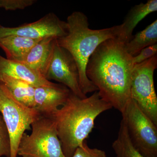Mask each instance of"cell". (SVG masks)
I'll return each instance as SVG.
<instances>
[{
    "mask_svg": "<svg viewBox=\"0 0 157 157\" xmlns=\"http://www.w3.org/2000/svg\"><path fill=\"white\" fill-rule=\"evenodd\" d=\"M32 132L23 135L17 150L22 157H65L53 116L40 115L31 124Z\"/></svg>",
    "mask_w": 157,
    "mask_h": 157,
    "instance_id": "277c9868",
    "label": "cell"
},
{
    "mask_svg": "<svg viewBox=\"0 0 157 157\" xmlns=\"http://www.w3.org/2000/svg\"><path fill=\"white\" fill-rule=\"evenodd\" d=\"M72 157H107L104 150L97 148H91L86 140L75 151Z\"/></svg>",
    "mask_w": 157,
    "mask_h": 157,
    "instance_id": "d6986e66",
    "label": "cell"
},
{
    "mask_svg": "<svg viewBox=\"0 0 157 157\" xmlns=\"http://www.w3.org/2000/svg\"><path fill=\"white\" fill-rule=\"evenodd\" d=\"M157 68V55L134 66L131 83V97L138 107L157 126V97L154 73Z\"/></svg>",
    "mask_w": 157,
    "mask_h": 157,
    "instance_id": "52a82bcc",
    "label": "cell"
},
{
    "mask_svg": "<svg viewBox=\"0 0 157 157\" xmlns=\"http://www.w3.org/2000/svg\"><path fill=\"white\" fill-rule=\"evenodd\" d=\"M40 40L19 36H8L0 38V48L6 53V58L21 63L31 48Z\"/></svg>",
    "mask_w": 157,
    "mask_h": 157,
    "instance_id": "5bb4252c",
    "label": "cell"
},
{
    "mask_svg": "<svg viewBox=\"0 0 157 157\" xmlns=\"http://www.w3.org/2000/svg\"><path fill=\"white\" fill-rule=\"evenodd\" d=\"M2 156L11 157V145L9 132L0 113V157Z\"/></svg>",
    "mask_w": 157,
    "mask_h": 157,
    "instance_id": "ac0fdd59",
    "label": "cell"
},
{
    "mask_svg": "<svg viewBox=\"0 0 157 157\" xmlns=\"http://www.w3.org/2000/svg\"><path fill=\"white\" fill-rule=\"evenodd\" d=\"M66 22L67 33L56 39V43L67 50L76 61L79 72L80 89L86 96L88 93L98 90L86 76L89 60L102 42L119 37L120 25L101 29H92L90 28L87 16L80 11L73 12L68 16Z\"/></svg>",
    "mask_w": 157,
    "mask_h": 157,
    "instance_id": "3957f363",
    "label": "cell"
},
{
    "mask_svg": "<svg viewBox=\"0 0 157 157\" xmlns=\"http://www.w3.org/2000/svg\"><path fill=\"white\" fill-rule=\"evenodd\" d=\"M3 75L20 79L36 87L53 83L23 63L8 59L0 55V76Z\"/></svg>",
    "mask_w": 157,
    "mask_h": 157,
    "instance_id": "7c38bea8",
    "label": "cell"
},
{
    "mask_svg": "<svg viewBox=\"0 0 157 157\" xmlns=\"http://www.w3.org/2000/svg\"><path fill=\"white\" fill-rule=\"evenodd\" d=\"M157 11V0H148L145 3L135 5L129 10L123 22L120 25L119 39L125 43L133 37V31L138 24L147 15Z\"/></svg>",
    "mask_w": 157,
    "mask_h": 157,
    "instance_id": "4fadbf2b",
    "label": "cell"
},
{
    "mask_svg": "<svg viewBox=\"0 0 157 157\" xmlns=\"http://www.w3.org/2000/svg\"><path fill=\"white\" fill-rule=\"evenodd\" d=\"M116 157H145L133 146L126 126L122 119L117 138L112 143Z\"/></svg>",
    "mask_w": 157,
    "mask_h": 157,
    "instance_id": "e0dca14e",
    "label": "cell"
},
{
    "mask_svg": "<svg viewBox=\"0 0 157 157\" xmlns=\"http://www.w3.org/2000/svg\"><path fill=\"white\" fill-rule=\"evenodd\" d=\"M36 2V0H0V8L6 11L23 10Z\"/></svg>",
    "mask_w": 157,
    "mask_h": 157,
    "instance_id": "ffe728a7",
    "label": "cell"
},
{
    "mask_svg": "<svg viewBox=\"0 0 157 157\" xmlns=\"http://www.w3.org/2000/svg\"><path fill=\"white\" fill-rule=\"evenodd\" d=\"M134 66L132 56L118 38L102 42L88 62V78L98 89L101 98L121 113L132 99L131 79Z\"/></svg>",
    "mask_w": 157,
    "mask_h": 157,
    "instance_id": "6da1fadb",
    "label": "cell"
},
{
    "mask_svg": "<svg viewBox=\"0 0 157 157\" xmlns=\"http://www.w3.org/2000/svg\"><path fill=\"white\" fill-rule=\"evenodd\" d=\"M0 81L5 84L13 97L25 107L34 108L35 86L20 79L3 75Z\"/></svg>",
    "mask_w": 157,
    "mask_h": 157,
    "instance_id": "9a60e30c",
    "label": "cell"
},
{
    "mask_svg": "<svg viewBox=\"0 0 157 157\" xmlns=\"http://www.w3.org/2000/svg\"><path fill=\"white\" fill-rule=\"evenodd\" d=\"M157 20L140 32L125 44L128 53L133 57L148 46L157 44Z\"/></svg>",
    "mask_w": 157,
    "mask_h": 157,
    "instance_id": "2e32d148",
    "label": "cell"
},
{
    "mask_svg": "<svg viewBox=\"0 0 157 157\" xmlns=\"http://www.w3.org/2000/svg\"><path fill=\"white\" fill-rule=\"evenodd\" d=\"M0 113L2 116L10 137L11 157H17L21 139L31 124L41 115L34 108L18 102L5 84L0 81Z\"/></svg>",
    "mask_w": 157,
    "mask_h": 157,
    "instance_id": "5b68a950",
    "label": "cell"
},
{
    "mask_svg": "<svg viewBox=\"0 0 157 157\" xmlns=\"http://www.w3.org/2000/svg\"><path fill=\"white\" fill-rule=\"evenodd\" d=\"M56 40L53 37L40 39L21 63L45 78L53 56Z\"/></svg>",
    "mask_w": 157,
    "mask_h": 157,
    "instance_id": "8fae6325",
    "label": "cell"
},
{
    "mask_svg": "<svg viewBox=\"0 0 157 157\" xmlns=\"http://www.w3.org/2000/svg\"><path fill=\"white\" fill-rule=\"evenodd\" d=\"M45 78L63 85L76 96L86 98L82 92L79 75L76 61L70 52L56 43L53 56Z\"/></svg>",
    "mask_w": 157,
    "mask_h": 157,
    "instance_id": "ba28073f",
    "label": "cell"
},
{
    "mask_svg": "<svg viewBox=\"0 0 157 157\" xmlns=\"http://www.w3.org/2000/svg\"><path fill=\"white\" fill-rule=\"evenodd\" d=\"M67 33V25L53 13L50 12L35 22L15 27L0 25V38L16 36L39 40L48 37L60 38Z\"/></svg>",
    "mask_w": 157,
    "mask_h": 157,
    "instance_id": "9c48e42d",
    "label": "cell"
},
{
    "mask_svg": "<svg viewBox=\"0 0 157 157\" xmlns=\"http://www.w3.org/2000/svg\"><path fill=\"white\" fill-rule=\"evenodd\" d=\"M133 146L145 157H157V126L131 99L121 113Z\"/></svg>",
    "mask_w": 157,
    "mask_h": 157,
    "instance_id": "8992f818",
    "label": "cell"
},
{
    "mask_svg": "<svg viewBox=\"0 0 157 157\" xmlns=\"http://www.w3.org/2000/svg\"><path fill=\"white\" fill-rule=\"evenodd\" d=\"M71 93L67 86L60 83H52L49 85L35 88L34 109L41 115L53 116L66 103Z\"/></svg>",
    "mask_w": 157,
    "mask_h": 157,
    "instance_id": "30bf717a",
    "label": "cell"
},
{
    "mask_svg": "<svg viewBox=\"0 0 157 157\" xmlns=\"http://www.w3.org/2000/svg\"><path fill=\"white\" fill-rule=\"evenodd\" d=\"M157 55V44L143 48L137 55L132 57L134 65L140 63Z\"/></svg>",
    "mask_w": 157,
    "mask_h": 157,
    "instance_id": "44dd1931",
    "label": "cell"
},
{
    "mask_svg": "<svg viewBox=\"0 0 157 157\" xmlns=\"http://www.w3.org/2000/svg\"><path fill=\"white\" fill-rule=\"evenodd\" d=\"M112 108L98 91L85 98L71 92L66 103L53 115L65 157L73 156L92 131L98 116Z\"/></svg>",
    "mask_w": 157,
    "mask_h": 157,
    "instance_id": "7a4b0ae2",
    "label": "cell"
}]
</instances>
